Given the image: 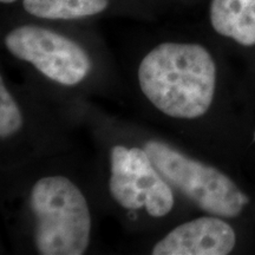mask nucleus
<instances>
[{"mask_svg":"<svg viewBox=\"0 0 255 255\" xmlns=\"http://www.w3.org/2000/svg\"><path fill=\"white\" fill-rule=\"evenodd\" d=\"M215 60L197 43L164 41L143 57L137 79L143 96L170 119L196 120L212 107L216 90Z\"/></svg>","mask_w":255,"mask_h":255,"instance_id":"nucleus-1","label":"nucleus"},{"mask_svg":"<svg viewBox=\"0 0 255 255\" xmlns=\"http://www.w3.org/2000/svg\"><path fill=\"white\" fill-rule=\"evenodd\" d=\"M28 205L34 219L33 242L41 255H82L91 239L89 203L77 184L62 175L41 177Z\"/></svg>","mask_w":255,"mask_h":255,"instance_id":"nucleus-2","label":"nucleus"},{"mask_svg":"<svg viewBox=\"0 0 255 255\" xmlns=\"http://www.w3.org/2000/svg\"><path fill=\"white\" fill-rule=\"evenodd\" d=\"M144 149L167 182L209 215L239 216L250 199L219 169L191 158L168 143L149 139Z\"/></svg>","mask_w":255,"mask_h":255,"instance_id":"nucleus-3","label":"nucleus"},{"mask_svg":"<svg viewBox=\"0 0 255 255\" xmlns=\"http://www.w3.org/2000/svg\"><path fill=\"white\" fill-rule=\"evenodd\" d=\"M4 45L14 58L31 64L50 81L64 87L82 83L92 69V60L84 47L43 26L14 27L5 36Z\"/></svg>","mask_w":255,"mask_h":255,"instance_id":"nucleus-4","label":"nucleus"},{"mask_svg":"<svg viewBox=\"0 0 255 255\" xmlns=\"http://www.w3.org/2000/svg\"><path fill=\"white\" fill-rule=\"evenodd\" d=\"M109 190L122 208L144 209L152 218H164L174 208L173 187L144 148L119 144L111 149Z\"/></svg>","mask_w":255,"mask_h":255,"instance_id":"nucleus-5","label":"nucleus"},{"mask_svg":"<svg viewBox=\"0 0 255 255\" xmlns=\"http://www.w3.org/2000/svg\"><path fill=\"white\" fill-rule=\"evenodd\" d=\"M237 245V234L223 218L202 216L184 223L151 248L154 255H227Z\"/></svg>","mask_w":255,"mask_h":255,"instance_id":"nucleus-6","label":"nucleus"},{"mask_svg":"<svg viewBox=\"0 0 255 255\" xmlns=\"http://www.w3.org/2000/svg\"><path fill=\"white\" fill-rule=\"evenodd\" d=\"M209 21L220 36L255 45V0H210Z\"/></svg>","mask_w":255,"mask_h":255,"instance_id":"nucleus-7","label":"nucleus"},{"mask_svg":"<svg viewBox=\"0 0 255 255\" xmlns=\"http://www.w3.org/2000/svg\"><path fill=\"white\" fill-rule=\"evenodd\" d=\"M110 0H23V7L32 17L46 20H76L101 14Z\"/></svg>","mask_w":255,"mask_h":255,"instance_id":"nucleus-8","label":"nucleus"},{"mask_svg":"<svg viewBox=\"0 0 255 255\" xmlns=\"http://www.w3.org/2000/svg\"><path fill=\"white\" fill-rule=\"evenodd\" d=\"M24 119L20 108L6 87L4 78L0 81V137L8 139L23 129Z\"/></svg>","mask_w":255,"mask_h":255,"instance_id":"nucleus-9","label":"nucleus"},{"mask_svg":"<svg viewBox=\"0 0 255 255\" xmlns=\"http://www.w3.org/2000/svg\"><path fill=\"white\" fill-rule=\"evenodd\" d=\"M1 1V4L4 5H9V4H13V2L18 1V0H0Z\"/></svg>","mask_w":255,"mask_h":255,"instance_id":"nucleus-10","label":"nucleus"}]
</instances>
